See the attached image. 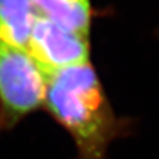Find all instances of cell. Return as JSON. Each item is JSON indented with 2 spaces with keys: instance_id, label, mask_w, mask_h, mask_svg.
<instances>
[{
  "instance_id": "cell-1",
  "label": "cell",
  "mask_w": 159,
  "mask_h": 159,
  "mask_svg": "<svg viewBox=\"0 0 159 159\" xmlns=\"http://www.w3.org/2000/svg\"><path fill=\"white\" fill-rule=\"evenodd\" d=\"M45 106L73 138L79 159H105L119 133L116 118L90 63L46 77Z\"/></svg>"
},
{
  "instance_id": "cell-2",
  "label": "cell",
  "mask_w": 159,
  "mask_h": 159,
  "mask_svg": "<svg viewBox=\"0 0 159 159\" xmlns=\"http://www.w3.org/2000/svg\"><path fill=\"white\" fill-rule=\"evenodd\" d=\"M47 80L29 52L0 43V127L45 105Z\"/></svg>"
},
{
  "instance_id": "cell-3",
  "label": "cell",
  "mask_w": 159,
  "mask_h": 159,
  "mask_svg": "<svg viewBox=\"0 0 159 159\" xmlns=\"http://www.w3.org/2000/svg\"><path fill=\"white\" fill-rule=\"evenodd\" d=\"M26 51L45 77L90 63V38L64 29L38 13Z\"/></svg>"
},
{
  "instance_id": "cell-4",
  "label": "cell",
  "mask_w": 159,
  "mask_h": 159,
  "mask_svg": "<svg viewBox=\"0 0 159 159\" xmlns=\"http://www.w3.org/2000/svg\"><path fill=\"white\" fill-rule=\"evenodd\" d=\"M37 16L31 0H0V43L26 50Z\"/></svg>"
},
{
  "instance_id": "cell-5",
  "label": "cell",
  "mask_w": 159,
  "mask_h": 159,
  "mask_svg": "<svg viewBox=\"0 0 159 159\" xmlns=\"http://www.w3.org/2000/svg\"><path fill=\"white\" fill-rule=\"evenodd\" d=\"M37 12L64 29L90 38L91 0H31Z\"/></svg>"
}]
</instances>
